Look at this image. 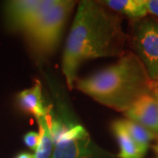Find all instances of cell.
<instances>
[{
    "label": "cell",
    "mask_w": 158,
    "mask_h": 158,
    "mask_svg": "<svg viewBox=\"0 0 158 158\" xmlns=\"http://www.w3.org/2000/svg\"><path fill=\"white\" fill-rule=\"evenodd\" d=\"M39 126L40 141L34 155V158H50L54 150V141L51 132V116L36 118Z\"/></svg>",
    "instance_id": "obj_11"
},
{
    "label": "cell",
    "mask_w": 158,
    "mask_h": 158,
    "mask_svg": "<svg viewBox=\"0 0 158 158\" xmlns=\"http://www.w3.org/2000/svg\"><path fill=\"white\" fill-rule=\"evenodd\" d=\"M17 104L20 110L34 115L36 118L49 113V110L44 104L41 85L38 81L31 88L23 90L18 94Z\"/></svg>",
    "instance_id": "obj_8"
},
{
    "label": "cell",
    "mask_w": 158,
    "mask_h": 158,
    "mask_svg": "<svg viewBox=\"0 0 158 158\" xmlns=\"http://www.w3.org/2000/svg\"><path fill=\"white\" fill-rule=\"evenodd\" d=\"M157 158H158V157H157Z\"/></svg>",
    "instance_id": "obj_18"
},
{
    "label": "cell",
    "mask_w": 158,
    "mask_h": 158,
    "mask_svg": "<svg viewBox=\"0 0 158 158\" xmlns=\"http://www.w3.org/2000/svg\"><path fill=\"white\" fill-rule=\"evenodd\" d=\"M150 82L139 57L126 51L113 65L77 80L76 87L103 106L124 113L139 98L150 93Z\"/></svg>",
    "instance_id": "obj_2"
},
{
    "label": "cell",
    "mask_w": 158,
    "mask_h": 158,
    "mask_svg": "<svg viewBox=\"0 0 158 158\" xmlns=\"http://www.w3.org/2000/svg\"><path fill=\"white\" fill-rule=\"evenodd\" d=\"M75 6L76 1L56 0L24 33L36 60L48 59L56 50L65 24Z\"/></svg>",
    "instance_id": "obj_3"
},
{
    "label": "cell",
    "mask_w": 158,
    "mask_h": 158,
    "mask_svg": "<svg viewBox=\"0 0 158 158\" xmlns=\"http://www.w3.org/2000/svg\"><path fill=\"white\" fill-rule=\"evenodd\" d=\"M127 38L118 13L98 1L78 2L62 55V71L69 88H73L84 62L101 57L121 56L126 52Z\"/></svg>",
    "instance_id": "obj_1"
},
{
    "label": "cell",
    "mask_w": 158,
    "mask_h": 158,
    "mask_svg": "<svg viewBox=\"0 0 158 158\" xmlns=\"http://www.w3.org/2000/svg\"><path fill=\"white\" fill-rule=\"evenodd\" d=\"M113 133L118 141L119 147L118 158H143L146 150L137 145L122 123V119L113 121L112 124Z\"/></svg>",
    "instance_id": "obj_9"
},
{
    "label": "cell",
    "mask_w": 158,
    "mask_h": 158,
    "mask_svg": "<svg viewBox=\"0 0 158 158\" xmlns=\"http://www.w3.org/2000/svg\"><path fill=\"white\" fill-rule=\"evenodd\" d=\"M154 149L156 150V152L157 153V155H158V144L157 145H156V146L154 147Z\"/></svg>",
    "instance_id": "obj_17"
},
{
    "label": "cell",
    "mask_w": 158,
    "mask_h": 158,
    "mask_svg": "<svg viewBox=\"0 0 158 158\" xmlns=\"http://www.w3.org/2000/svg\"><path fill=\"white\" fill-rule=\"evenodd\" d=\"M150 93L158 102V81L150 82Z\"/></svg>",
    "instance_id": "obj_15"
},
{
    "label": "cell",
    "mask_w": 158,
    "mask_h": 158,
    "mask_svg": "<svg viewBox=\"0 0 158 158\" xmlns=\"http://www.w3.org/2000/svg\"><path fill=\"white\" fill-rule=\"evenodd\" d=\"M122 123L131 138L135 141L137 145L147 151L150 141L156 135L143 126L127 118L122 119Z\"/></svg>",
    "instance_id": "obj_12"
},
{
    "label": "cell",
    "mask_w": 158,
    "mask_h": 158,
    "mask_svg": "<svg viewBox=\"0 0 158 158\" xmlns=\"http://www.w3.org/2000/svg\"><path fill=\"white\" fill-rule=\"evenodd\" d=\"M56 0H12L5 4L6 25L11 31L25 33Z\"/></svg>",
    "instance_id": "obj_6"
},
{
    "label": "cell",
    "mask_w": 158,
    "mask_h": 158,
    "mask_svg": "<svg viewBox=\"0 0 158 158\" xmlns=\"http://www.w3.org/2000/svg\"><path fill=\"white\" fill-rule=\"evenodd\" d=\"M125 116L158 135V102L149 93L139 98L126 112Z\"/></svg>",
    "instance_id": "obj_7"
},
{
    "label": "cell",
    "mask_w": 158,
    "mask_h": 158,
    "mask_svg": "<svg viewBox=\"0 0 158 158\" xmlns=\"http://www.w3.org/2000/svg\"><path fill=\"white\" fill-rule=\"evenodd\" d=\"M23 141L27 147H28L30 149L35 151L38 147V144H39L40 134L34 132V131H30L24 135Z\"/></svg>",
    "instance_id": "obj_13"
},
{
    "label": "cell",
    "mask_w": 158,
    "mask_h": 158,
    "mask_svg": "<svg viewBox=\"0 0 158 158\" xmlns=\"http://www.w3.org/2000/svg\"><path fill=\"white\" fill-rule=\"evenodd\" d=\"M148 13L158 17V0H147Z\"/></svg>",
    "instance_id": "obj_14"
},
{
    "label": "cell",
    "mask_w": 158,
    "mask_h": 158,
    "mask_svg": "<svg viewBox=\"0 0 158 158\" xmlns=\"http://www.w3.org/2000/svg\"><path fill=\"white\" fill-rule=\"evenodd\" d=\"M16 158H34V155H33V154H31V153L22 152V153H19L17 156H16Z\"/></svg>",
    "instance_id": "obj_16"
},
{
    "label": "cell",
    "mask_w": 158,
    "mask_h": 158,
    "mask_svg": "<svg viewBox=\"0 0 158 158\" xmlns=\"http://www.w3.org/2000/svg\"><path fill=\"white\" fill-rule=\"evenodd\" d=\"M102 6L116 13L126 15L133 20L147 16V0H103L98 1Z\"/></svg>",
    "instance_id": "obj_10"
},
{
    "label": "cell",
    "mask_w": 158,
    "mask_h": 158,
    "mask_svg": "<svg viewBox=\"0 0 158 158\" xmlns=\"http://www.w3.org/2000/svg\"><path fill=\"white\" fill-rule=\"evenodd\" d=\"M51 132L54 150L51 158H113V155L96 145L89 133L79 123L62 117L53 119Z\"/></svg>",
    "instance_id": "obj_4"
},
{
    "label": "cell",
    "mask_w": 158,
    "mask_h": 158,
    "mask_svg": "<svg viewBox=\"0 0 158 158\" xmlns=\"http://www.w3.org/2000/svg\"><path fill=\"white\" fill-rule=\"evenodd\" d=\"M130 40L150 80L158 81V19L145 17L133 20Z\"/></svg>",
    "instance_id": "obj_5"
}]
</instances>
